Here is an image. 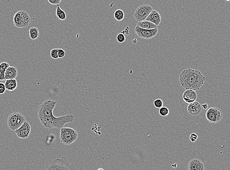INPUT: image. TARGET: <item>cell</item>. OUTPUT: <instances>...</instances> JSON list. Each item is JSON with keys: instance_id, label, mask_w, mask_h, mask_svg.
<instances>
[{"instance_id": "cell-15", "label": "cell", "mask_w": 230, "mask_h": 170, "mask_svg": "<svg viewBox=\"0 0 230 170\" xmlns=\"http://www.w3.org/2000/svg\"><path fill=\"white\" fill-rule=\"evenodd\" d=\"M146 20L149 21L150 22L153 23L157 26L160 25L162 19H161V14L160 13L156 10H152L149 15H148Z\"/></svg>"}, {"instance_id": "cell-16", "label": "cell", "mask_w": 230, "mask_h": 170, "mask_svg": "<svg viewBox=\"0 0 230 170\" xmlns=\"http://www.w3.org/2000/svg\"><path fill=\"white\" fill-rule=\"evenodd\" d=\"M18 75V70L14 66H9L6 70L5 74V79H15Z\"/></svg>"}, {"instance_id": "cell-28", "label": "cell", "mask_w": 230, "mask_h": 170, "mask_svg": "<svg viewBox=\"0 0 230 170\" xmlns=\"http://www.w3.org/2000/svg\"><path fill=\"white\" fill-rule=\"evenodd\" d=\"M58 58H64L65 55V52L62 49H58Z\"/></svg>"}, {"instance_id": "cell-1", "label": "cell", "mask_w": 230, "mask_h": 170, "mask_svg": "<svg viewBox=\"0 0 230 170\" xmlns=\"http://www.w3.org/2000/svg\"><path fill=\"white\" fill-rule=\"evenodd\" d=\"M205 80L206 77L201 72L194 69L183 70L179 75L180 85L186 90H199L204 84Z\"/></svg>"}, {"instance_id": "cell-2", "label": "cell", "mask_w": 230, "mask_h": 170, "mask_svg": "<svg viewBox=\"0 0 230 170\" xmlns=\"http://www.w3.org/2000/svg\"><path fill=\"white\" fill-rule=\"evenodd\" d=\"M41 125L48 129H61L66 123L74 121L75 116L71 114L61 116H47L38 119Z\"/></svg>"}, {"instance_id": "cell-32", "label": "cell", "mask_w": 230, "mask_h": 170, "mask_svg": "<svg viewBox=\"0 0 230 170\" xmlns=\"http://www.w3.org/2000/svg\"><path fill=\"white\" fill-rule=\"evenodd\" d=\"M137 39H134V40H132V42H133V44H136L137 43Z\"/></svg>"}, {"instance_id": "cell-4", "label": "cell", "mask_w": 230, "mask_h": 170, "mask_svg": "<svg viewBox=\"0 0 230 170\" xmlns=\"http://www.w3.org/2000/svg\"><path fill=\"white\" fill-rule=\"evenodd\" d=\"M78 133L75 129L70 127H62L60 130L59 139L62 144L66 146L72 145L78 138Z\"/></svg>"}, {"instance_id": "cell-24", "label": "cell", "mask_w": 230, "mask_h": 170, "mask_svg": "<svg viewBox=\"0 0 230 170\" xmlns=\"http://www.w3.org/2000/svg\"><path fill=\"white\" fill-rule=\"evenodd\" d=\"M154 105L157 109L161 108L163 105V102L161 99H157L154 101Z\"/></svg>"}, {"instance_id": "cell-5", "label": "cell", "mask_w": 230, "mask_h": 170, "mask_svg": "<svg viewBox=\"0 0 230 170\" xmlns=\"http://www.w3.org/2000/svg\"><path fill=\"white\" fill-rule=\"evenodd\" d=\"M57 102L52 100H46L40 104L38 108V118L54 116L53 111Z\"/></svg>"}, {"instance_id": "cell-6", "label": "cell", "mask_w": 230, "mask_h": 170, "mask_svg": "<svg viewBox=\"0 0 230 170\" xmlns=\"http://www.w3.org/2000/svg\"><path fill=\"white\" fill-rule=\"evenodd\" d=\"M31 18L28 13L21 10L17 12L13 17V23L18 28H25L30 25Z\"/></svg>"}, {"instance_id": "cell-20", "label": "cell", "mask_w": 230, "mask_h": 170, "mask_svg": "<svg viewBox=\"0 0 230 170\" xmlns=\"http://www.w3.org/2000/svg\"><path fill=\"white\" fill-rule=\"evenodd\" d=\"M56 15L61 20H65L67 18L65 12L64 10H63L58 5H57V8L56 9Z\"/></svg>"}, {"instance_id": "cell-19", "label": "cell", "mask_w": 230, "mask_h": 170, "mask_svg": "<svg viewBox=\"0 0 230 170\" xmlns=\"http://www.w3.org/2000/svg\"><path fill=\"white\" fill-rule=\"evenodd\" d=\"M9 66V64L7 62H3L0 64V80H6L5 78V72Z\"/></svg>"}, {"instance_id": "cell-14", "label": "cell", "mask_w": 230, "mask_h": 170, "mask_svg": "<svg viewBox=\"0 0 230 170\" xmlns=\"http://www.w3.org/2000/svg\"><path fill=\"white\" fill-rule=\"evenodd\" d=\"M205 166L201 160L199 159H193L189 161L188 170H205Z\"/></svg>"}, {"instance_id": "cell-12", "label": "cell", "mask_w": 230, "mask_h": 170, "mask_svg": "<svg viewBox=\"0 0 230 170\" xmlns=\"http://www.w3.org/2000/svg\"><path fill=\"white\" fill-rule=\"evenodd\" d=\"M187 110L190 115L193 116L199 115L202 111L201 104L196 101L191 103L187 107Z\"/></svg>"}, {"instance_id": "cell-26", "label": "cell", "mask_w": 230, "mask_h": 170, "mask_svg": "<svg viewBox=\"0 0 230 170\" xmlns=\"http://www.w3.org/2000/svg\"><path fill=\"white\" fill-rule=\"evenodd\" d=\"M51 57L54 59H57L58 58V49H53L51 50L50 52Z\"/></svg>"}, {"instance_id": "cell-9", "label": "cell", "mask_w": 230, "mask_h": 170, "mask_svg": "<svg viewBox=\"0 0 230 170\" xmlns=\"http://www.w3.org/2000/svg\"><path fill=\"white\" fill-rule=\"evenodd\" d=\"M152 10V7L148 4L141 5L138 7L134 12V18L138 22L145 20Z\"/></svg>"}, {"instance_id": "cell-11", "label": "cell", "mask_w": 230, "mask_h": 170, "mask_svg": "<svg viewBox=\"0 0 230 170\" xmlns=\"http://www.w3.org/2000/svg\"><path fill=\"white\" fill-rule=\"evenodd\" d=\"M17 137L21 139H26L30 136L31 131V126L29 122L26 121L18 129L14 131Z\"/></svg>"}, {"instance_id": "cell-22", "label": "cell", "mask_w": 230, "mask_h": 170, "mask_svg": "<svg viewBox=\"0 0 230 170\" xmlns=\"http://www.w3.org/2000/svg\"><path fill=\"white\" fill-rule=\"evenodd\" d=\"M124 13L121 9L116 10L114 13V17L118 21H121L124 18Z\"/></svg>"}, {"instance_id": "cell-34", "label": "cell", "mask_w": 230, "mask_h": 170, "mask_svg": "<svg viewBox=\"0 0 230 170\" xmlns=\"http://www.w3.org/2000/svg\"><path fill=\"white\" fill-rule=\"evenodd\" d=\"M226 2H229L230 1V0H225Z\"/></svg>"}, {"instance_id": "cell-29", "label": "cell", "mask_w": 230, "mask_h": 170, "mask_svg": "<svg viewBox=\"0 0 230 170\" xmlns=\"http://www.w3.org/2000/svg\"><path fill=\"white\" fill-rule=\"evenodd\" d=\"M6 87H5V84L3 83H0V95H2L6 92Z\"/></svg>"}, {"instance_id": "cell-18", "label": "cell", "mask_w": 230, "mask_h": 170, "mask_svg": "<svg viewBox=\"0 0 230 170\" xmlns=\"http://www.w3.org/2000/svg\"><path fill=\"white\" fill-rule=\"evenodd\" d=\"M6 90L8 91H13L16 89L18 86V83L16 79H10L6 80L5 83Z\"/></svg>"}, {"instance_id": "cell-27", "label": "cell", "mask_w": 230, "mask_h": 170, "mask_svg": "<svg viewBox=\"0 0 230 170\" xmlns=\"http://www.w3.org/2000/svg\"><path fill=\"white\" fill-rule=\"evenodd\" d=\"M198 135L195 133H192L189 135V139L192 142H195L198 139Z\"/></svg>"}, {"instance_id": "cell-3", "label": "cell", "mask_w": 230, "mask_h": 170, "mask_svg": "<svg viewBox=\"0 0 230 170\" xmlns=\"http://www.w3.org/2000/svg\"><path fill=\"white\" fill-rule=\"evenodd\" d=\"M76 167L70 163L65 157L50 160L44 170H75Z\"/></svg>"}, {"instance_id": "cell-8", "label": "cell", "mask_w": 230, "mask_h": 170, "mask_svg": "<svg viewBox=\"0 0 230 170\" xmlns=\"http://www.w3.org/2000/svg\"><path fill=\"white\" fill-rule=\"evenodd\" d=\"M206 118L210 123L215 125L221 121L223 118V113L218 108L211 107L208 109L206 113Z\"/></svg>"}, {"instance_id": "cell-30", "label": "cell", "mask_w": 230, "mask_h": 170, "mask_svg": "<svg viewBox=\"0 0 230 170\" xmlns=\"http://www.w3.org/2000/svg\"><path fill=\"white\" fill-rule=\"evenodd\" d=\"M62 0H48V2L52 5H58L61 3Z\"/></svg>"}, {"instance_id": "cell-25", "label": "cell", "mask_w": 230, "mask_h": 170, "mask_svg": "<svg viewBox=\"0 0 230 170\" xmlns=\"http://www.w3.org/2000/svg\"><path fill=\"white\" fill-rule=\"evenodd\" d=\"M116 39L119 43H123L126 40L125 36L123 33H119L116 37Z\"/></svg>"}, {"instance_id": "cell-21", "label": "cell", "mask_w": 230, "mask_h": 170, "mask_svg": "<svg viewBox=\"0 0 230 170\" xmlns=\"http://www.w3.org/2000/svg\"><path fill=\"white\" fill-rule=\"evenodd\" d=\"M29 35L30 38L32 40L37 39L39 36V31L38 29L36 27L31 28L29 30Z\"/></svg>"}, {"instance_id": "cell-23", "label": "cell", "mask_w": 230, "mask_h": 170, "mask_svg": "<svg viewBox=\"0 0 230 170\" xmlns=\"http://www.w3.org/2000/svg\"><path fill=\"white\" fill-rule=\"evenodd\" d=\"M158 113L161 116L165 117L168 116L169 114V110L168 108L162 106L161 108L159 109Z\"/></svg>"}, {"instance_id": "cell-17", "label": "cell", "mask_w": 230, "mask_h": 170, "mask_svg": "<svg viewBox=\"0 0 230 170\" xmlns=\"http://www.w3.org/2000/svg\"><path fill=\"white\" fill-rule=\"evenodd\" d=\"M137 26L141 28L142 29H147V30L156 29L157 28V26L156 25L146 20L140 21V22H138L137 23Z\"/></svg>"}, {"instance_id": "cell-10", "label": "cell", "mask_w": 230, "mask_h": 170, "mask_svg": "<svg viewBox=\"0 0 230 170\" xmlns=\"http://www.w3.org/2000/svg\"><path fill=\"white\" fill-rule=\"evenodd\" d=\"M134 32L138 38L149 39L156 36L158 33V29L157 28L156 29L147 30L142 29L137 25L134 28Z\"/></svg>"}, {"instance_id": "cell-31", "label": "cell", "mask_w": 230, "mask_h": 170, "mask_svg": "<svg viewBox=\"0 0 230 170\" xmlns=\"http://www.w3.org/2000/svg\"><path fill=\"white\" fill-rule=\"evenodd\" d=\"M201 106L202 109H204V110H207L208 109V105L207 103H204V104H202V105H201Z\"/></svg>"}, {"instance_id": "cell-33", "label": "cell", "mask_w": 230, "mask_h": 170, "mask_svg": "<svg viewBox=\"0 0 230 170\" xmlns=\"http://www.w3.org/2000/svg\"><path fill=\"white\" fill-rule=\"evenodd\" d=\"M97 170H104V169H102V168H99V169H98Z\"/></svg>"}, {"instance_id": "cell-13", "label": "cell", "mask_w": 230, "mask_h": 170, "mask_svg": "<svg viewBox=\"0 0 230 170\" xmlns=\"http://www.w3.org/2000/svg\"><path fill=\"white\" fill-rule=\"evenodd\" d=\"M183 100L188 104L196 101L197 99V94L195 90H186L182 94Z\"/></svg>"}, {"instance_id": "cell-7", "label": "cell", "mask_w": 230, "mask_h": 170, "mask_svg": "<svg viewBox=\"0 0 230 170\" xmlns=\"http://www.w3.org/2000/svg\"><path fill=\"white\" fill-rule=\"evenodd\" d=\"M26 121L25 116L20 113H11L8 118V126L12 131L18 129Z\"/></svg>"}]
</instances>
